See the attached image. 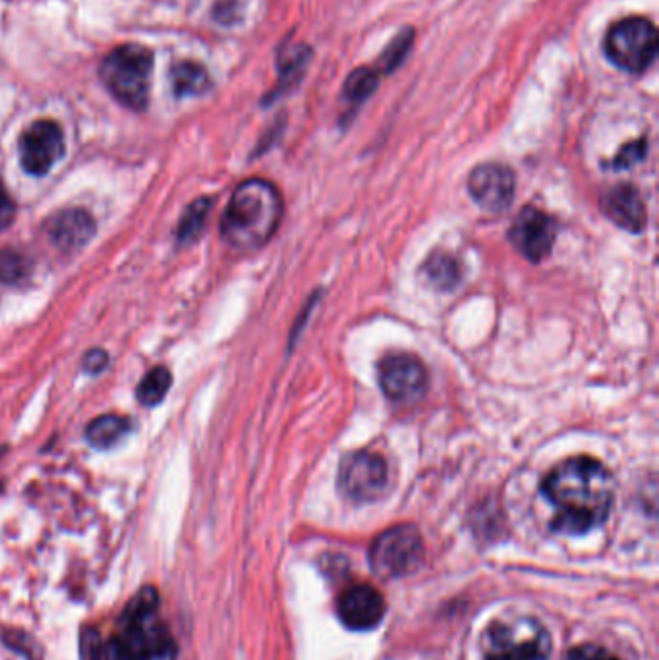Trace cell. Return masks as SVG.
<instances>
[{
  "instance_id": "cell-25",
  "label": "cell",
  "mask_w": 659,
  "mask_h": 660,
  "mask_svg": "<svg viewBox=\"0 0 659 660\" xmlns=\"http://www.w3.org/2000/svg\"><path fill=\"white\" fill-rule=\"evenodd\" d=\"M308 60V47H291V49H286L281 55V59H278V66H281V86H278L277 91L288 88L294 80H298Z\"/></svg>"
},
{
  "instance_id": "cell-22",
  "label": "cell",
  "mask_w": 659,
  "mask_h": 660,
  "mask_svg": "<svg viewBox=\"0 0 659 660\" xmlns=\"http://www.w3.org/2000/svg\"><path fill=\"white\" fill-rule=\"evenodd\" d=\"M412 43H414V30L404 28L399 36L393 37V41L387 45V49L380 55L375 72H395L396 68L403 65L406 55L411 52Z\"/></svg>"
},
{
  "instance_id": "cell-9",
  "label": "cell",
  "mask_w": 659,
  "mask_h": 660,
  "mask_svg": "<svg viewBox=\"0 0 659 660\" xmlns=\"http://www.w3.org/2000/svg\"><path fill=\"white\" fill-rule=\"evenodd\" d=\"M377 375L383 394L399 406H412L424 398L427 373L417 357L411 354L383 357Z\"/></svg>"
},
{
  "instance_id": "cell-19",
  "label": "cell",
  "mask_w": 659,
  "mask_h": 660,
  "mask_svg": "<svg viewBox=\"0 0 659 660\" xmlns=\"http://www.w3.org/2000/svg\"><path fill=\"white\" fill-rule=\"evenodd\" d=\"M81 651H83V660H136L132 651L118 636L101 639L94 631L83 633Z\"/></svg>"
},
{
  "instance_id": "cell-4",
  "label": "cell",
  "mask_w": 659,
  "mask_h": 660,
  "mask_svg": "<svg viewBox=\"0 0 659 660\" xmlns=\"http://www.w3.org/2000/svg\"><path fill=\"white\" fill-rule=\"evenodd\" d=\"M99 76L120 105L146 110L154 76V52L144 45H120L105 57Z\"/></svg>"
},
{
  "instance_id": "cell-26",
  "label": "cell",
  "mask_w": 659,
  "mask_h": 660,
  "mask_svg": "<svg viewBox=\"0 0 659 660\" xmlns=\"http://www.w3.org/2000/svg\"><path fill=\"white\" fill-rule=\"evenodd\" d=\"M646 157V139H638L635 144L623 147L621 152L617 155V159L613 160V167L616 168H629L632 165H637L640 160Z\"/></svg>"
},
{
  "instance_id": "cell-28",
  "label": "cell",
  "mask_w": 659,
  "mask_h": 660,
  "mask_svg": "<svg viewBox=\"0 0 659 660\" xmlns=\"http://www.w3.org/2000/svg\"><path fill=\"white\" fill-rule=\"evenodd\" d=\"M16 204L14 199L8 194L4 181L0 180V233H4L10 225L14 223Z\"/></svg>"
},
{
  "instance_id": "cell-18",
  "label": "cell",
  "mask_w": 659,
  "mask_h": 660,
  "mask_svg": "<svg viewBox=\"0 0 659 660\" xmlns=\"http://www.w3.org/2000/svg\"><path fill=\"white\" fill-rule=\"evenodd\" d=\"M425 280L437 290H453L461 283V263L449 252H435L422 267Z\"/></svg>"
},
{
  "instance_id": "cell-16",
  "label": "cell",
  "mask_w": 659,
  "mask_h": 660,
  "mask_svg": "<svg viewBox=\"0 0 659 660\" xmlns=\"http://www.w3.org/2000/svg\"><path fill=\"white\" fill-rule=\"evenodd\" d=\"M130 428H132V421L125 415L105 414L89 423L86 436L91 446H96L99 451H107L120 443L130 433Z\"/></svg>"
},
{
  "instance_id": "cell-23",
  "label": "cell",
  "mask_w": 659,
  "mask_h": 660,
  "mask_svg": "<svg viewBox=\"0 0 659 660\" xmlns=\"http://www.w3.org/2000/svg\"><path fill=\"white\" fill-rule=\"evenodd\" d=\"M380 83V73L372 70V68H358L351 72V76L345 81V97L352 105L366 101L367 97L374 95Z\"/></svg>"
},
{
  "instance_id": "cell-2",
  "label": "cell",
  "mask_w": 659,
  "mask_h": 660,
  "mask_svg": "<svg viewBox=\"0 0 659 660\" xmlns=\"http://www.w3.org/2000/svg\"><path fill=\"white\" fill-rule=\"evenodd\" d=\"M283 218V197L272 181L249 178L228 201L220 234L228 246L249 254L264 247L277 233Z\"/></svg>"
},
{
  "instance_id": "cell-21",
  "label": "cell",
  "mask_w": 659,
  "mask_h": 660,
  "mask_svg": "<svg viewBox=\"0 0 659 660\" xmlns=\"http://www.w3.org/2000/svg\"><path fill=\"white\" fill-rule=\"evenodd\" d=\"M170 385H173V375H170L167 367L161 365V367L149 371L138 386L139 404H144L146 407L161 404L165 396H167V392H169Z\"/></svg>"
},
{
  "instance_id": "cell-3",
  "label": "cell",
  "mask_w": 659,
  "mask_h": 660,
  "mask_svg": "<svg viewBox=\"0 0 659 660\" xmlns=\"http://www.w3.org/2000/svg\"><path fill=\"white\" fill-rule=\"evenodd\" d=\"M159 591L147 585L132 597L120 617L118 638L136 660H176L178 647L169 625L159 617Z\"/></svg>"
},
{
  "instance_id": "cell-6",
  "label": "cell",
  "mask_w": 659,
  "mask_h": 660,
  "mask_svg": "<svg viewBox=\"0 0 659 660\" xmlns=\"http://www.w3.org/2000/svg\"><path fill=\"white\" fill-rule=\"evenodd\" d=\"M658 30L646 18H624L606 37L608 59L623 72L642 73L658 55Z\"/></svg>"
},
{
  "instance_id": "cell-24",
  "label": "cell",
  "mask_w": 659,
  "mask_h": 660,
  "mask_svg": "<svg viewBox=\"0 0 659 660\" xmlns=\"http://www.w3.org/2000/svg\"><path fill=\"white\" fill-rule=\"evenodd\" d=\"M31 263L26 255L14 249H2L0 252V284L14 286L30 276Z\"/></svg>"
},
{
  "instance_id": "cell-29",
  "label": "cell",
  "mask_w": 659,
  "mask_h": 660,
  "mask_svg": "<svg viewBox=\"0 0 659 660\" xmlns=\"http://www.w3.org/2000/svg\"><path fill=\"white\" fill-rule=\"evenodd\" d=\"M107 363H109V356L105 349H91L88 356L83 357V370L91 375H97L107 367Z\"/></svg>"
},
{
  "instance_id": "cell-13",
  "label": "cell",
  "mask_w": 659,
  "mask_h": 660,
  "mask_svg": "<svg viewBox=\"0 0 659 660\" xmlns=\"http://www.w3.org/2000/svg\"><path fill=\"white\" fill-rule=\"evenodd\" d=\"M337 612L348 630H374L385 614V601L372 585H354L338 597Z\"/></svg>"
},
{
  "instance_id": "cell-17",
  "label": "cell",
  "mask_w": 659,
  "mask_h": 660,
  "mask_svg": "<svg viewBox=\"0 0 659 660\" xmlns=\"http://www.w3.org/2000/svg\"><path fill=\"white\" fill-rule=\"evenodd\" d=\"M170 83L176 97H191L207 93L212 88V78L204 66L184 60L170 68Z\"/></svg>"
},
{
  "instance_id": "cell-27",
  "label": "cell",
  "mask_w": 659,
  "mask_h": 660,
  "mask_svg": "<svg viewBox=\"0 0 659 660\" xmlns=\"http://www.w3.org/2000/svg\"><path fill=\"white\" fill-rule=\"evenodd\" d=\"M564 660H619L608 649L598 646H579L569 651Z\"/></svg>"
},
{
  "instance_id": "cell-11",
  "label": "cell",
  "mask_w": 659,
  "mask_h": 660,
  "mask_svg": "<svg viewBox=\"0 0 659 660\" xmlns=\"http://www.w3.org/2000/svg\"><path fill=\"white\" fill-rule=\"evenodd\" d=\"M511 242L528 262L540 263L551 254L555 244V220L538 207H527L514 218Z\"/></svg>"
},
{
  "instance_id": "cell-14",
  "label": "cell",
  "mask_w": 659,
  "mask_h": 660,
  "mask_svg": "<svg viewBox=\"0 0 659 660\" xmlns=\"http://www.w3.org/2000/svg\"><path fill=\"white\" fill-rule=\"evenodd\" d=\"M43 230L60 252L76 254L94 238L96 220L86 209H62L45 220Z\"/></svg>"
},
{
  "instance_id": "cell-8",
  "label": "cell",
  "mask_w": 659,
  "mask_h": 660,
  "mask_svg": "<svg viewBox=\"0 0 659 660\" xmlns=\"http://www.w3.org/2000/svg\"><path fill=\"white\" fill-rule=\"evenodd\" d=\"M338 485L351 501H377L388 485L387 462L375 452L360 451L348 454L341 464Z\"/></svg>"
},
{
  "instance_id": "cell-10",
  "label": "cell",
  "mask_w": 659,
  "mask_h": 660,
  "mask_svg": "<svg viewBox=\"0 0 659 660\" xmlns=\"http://www.w3.org/2000/svg\"><path fill=\"white\" fill-rule=\"evenodd\" d=\"M20 160L28 175L45 176L65 155L62 128L55 120H37L20 138Z\"/></svg>"
},
{
  "instance_id": "cell-20",
  "label": "cell",
  "mask_w": 659,
  "mask_h": 660,
  "mask_svg": "<svg viewBox=\"0 0 659 660\" xmlns=\"http://www.w3.org/2000/svg\"><path fill=\"white\" fill-rule=\"evenodd\" d=\"M209 210H212V199H209V197L196 199V201L186 209L183 218H180L178 233H176L178 242H180L183 246L198 240L199 234L204 233V228H206Z\"/></svg>"
},
{
  "instance_id": "cell-1",
  "label": "cell",
  "mask_w": 659,
  "mask_h": 660,
  "mask_svg": "<svg viewBox=\"0 0 659 660\" xmlns=\"http://www.w3.org/2000/svg\"><path fill=\"white\" fill-rule=\"evenodd\" d=\"M542 493L551 509V528L567 535H584L608 520L616 502V483L608 467L588 456L569 457L543 480Z\"/></svg>"
},
{
  "instance_id": "cell-5",
  "label": "cell",
  "mask_w": 659,
  "mask_h": 660,
  "mask_svg": "<svg viewBox=\"0 0 659 660\" xmlns=\"http://www.w3.org/2000/svg\"><path fill=\"white\" fill-rule=\"evenodd\" d=\"M482 654L484 660H550V631L532 617L498 618L485 628Z\"/></svg>"
},
{
  "instance_id": "cell-15",
  "label": "cell",
  "mask_w": 659,
  "mask_h": 660,
  "mask_svg": "<svg viewBox=\"0 0 659 660\" xmlns=\"http://www.w3.org/2000/svg\"><path fill=\"white\" fill-rule=\"evenodd\" d=\"M603 210L617 226L629 233H640L646 225V209L637 188L621 184L603 197Z\"/></svg>"
},
{
  "instance_id": "cell-7",
  "label": "cell",
  "mask_w": 659,
  "mask_h": 660,
  "mask_svg": "<svg viewBox=\"0 0 659 660\" xmlns=\"http://www.w3.org/2000/svg\"><path fill=\"white\" fill-rule=\"evenodd\" d=\"M424 560V541L411 523L393 525L375 538L370 549V564L380 578L395 580L416 572Z\"/></svg>"
},
{
  "instance_id": "cell-12",
  "label": "cell",
  "mask_w": 659,
  "mask_h": 660,
  "mask_svg": "<svg viewBox=\"0 0 659 660\" xmlns=\"http://www.w3.org/2000/svg\"><path fill=\"white\" fill-rule=\"evenodd\" d=\"M514 188L517 180L513 170L499 162L480 165L469 178L470 196L490 213H499L513 204Z\"/></svg>"
}]
</instances>
